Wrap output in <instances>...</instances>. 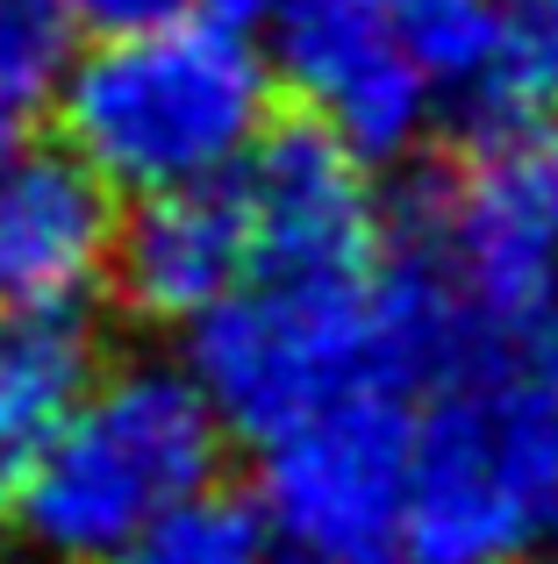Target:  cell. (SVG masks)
<instances>
[{"instance_id": "obj_6", "label": "cell", "mask_w": 558, "mask_h": 564, "mask_svg": "<svg viewBox=\"0 0 558 564\" xmlns=\"http://www.w3.org/2000/svg\"><path fill=\"white\" fill-rule=\"evenodd\" d=\"M258 451V514L301 564H408V393H351Z\"/></svg>"}, {"instance_id": "obj_4", "label": "cell", "mask_w": 558, "mask_h": 564, "mask_svg": "<svg viewBox=\"0 0 558 564\" xmlns=\"http://www.w3.org/2000/svg\"><path fill=\"white\" fill-rule=\"evenodd\" d=\"M223 436L229 429L194 372L129 365L86 393L57 451L22 486L14 522L51 564H115L151 522L215 486Z\"/></svg>"}, {"instance_id": "obj_11", "label": "cell", "mask_w": 558, "mask_h": 564, "mask_svg": "<svg viewBox=\"0 0 558 564\" xmlns=\"http://www.w3.org/2000/svg\"><path fill=\"white\" fill-rule=\"evenodd\" d=\"M94 386L100 350L79 307H0V508L22 500Z\"/></svg>"}, {"instance_id": "obj_21", "label": "cell", "mask_w": 558, "mask_h": 564, "mask_svg": "<svg viewBox=\"0 0 558 564\" xmlns=\"http://www.w3.org/2000/svg\"><path fill=\"white\" fill-rule=\"evenodd\" d=\"M287 564H301V557H287Z\"/></svg>"}, {"instance_id": "obj_10", "label": "cell", "mask_w": 558, "mask_h": 564, "mask_svg": "<svg viewBox=\"0 0 558 564\" xmlns=\"http://www.w3.org/2000/svg\"><path fill=\"white\" fill-rule=\"evenodd\" d=\"M251 279H258V236L237 180L137 200V215L115 236V286L143 322L194 329L201 315H215Z\"/></svg>"}, {"instance_id": "obj_16", "label": "cell", "mask_w": 558, "mask_h": 564, "mask_svg": "<svg viewBox=\"0 0 558 564\" xmlns=\"http://www.w3.org/2000/svg\"><path fill=\"white\" fill-rule=\"evenodd\" d=\"M287 8H293V0H215L223 22H279Z\"/></svg>"}, {"instance_id": "obj_17", "label": "cell", "mask_w": 558, "mask_h": 564, "mask_svg": "<svg viewBox=\"0 0 558 564\" xmlns=\"http://www.w3.org/2000/svg\"><path fill=\"white\" fill-rule=\"evenodd\" d=\"M8 129H14V122H0V165H8V158H14V151H8Z\"/></svg>"}, {"instance_id": "obj_15", "label": "cell", "mask_w": 558, "mask_h": 564, "mask_svg": "<svg viewBox=\"0 0 558 564\" xmlns=\"http://www.w3.org/2000/svg\"><path fill=\"white\" fill-rule=\"evenodd\" d=\"M502 8H508V22H516L523 51L537 57V72H545L551 94H558V0H502Z\"/></svg>"}, {"instance_id": "obj_1", "label": "cell", "mask_w": 558, "mask_h": 564, "mask_svg": "<svg viewBox=\"0 0 558 564\" xmlns=\"http://www.w3.org/2000/svg\"><path fill=\"white\" fill-rule=\"evenodd\" d=\"M465 358H480V344L416 250L336 279L258 272L186 329V372L229 436L251 443L287 436L351 393L437 386Z\"/></svg>"}, {"instance_id": "obj_9", "label": "cell", "mask_w": 558, "mask_h": 564, "mask_svg": "<svg viewBox=\"0 0 558 564\" xmlns=\"http://www.w3.org/2000/svg\"><path fill=\"white\" fill-rule=\"evenodd\" d=\"M115 193L72 151L0 165V307H79L115 272Z\"/></svg>"}, {"instance_id": "obj_19", "label": "cell", "mask_w": 558, "mask_h": 564, "mask_svg": "<svg viewBox=\"0 0 558 564\" xmlns=\"http://www.w3.org/2000/svg\"><path fill=\"white\" fill-rule=\"evenodd\" d=\"M387 8H416V0H387Z\"/></svg>"}, {"instance_id": "obj_7", "label": "cell", "mask_w": 558, "mask_h": 564, "mask_svg": "<svg viewBox=\"0 0 558 564\" xmlns=\"http://www.w3.org/2000/svg\"><path fill=\"white\" fill-rule=\"evenodd\" d=\"M272 79L365 165L408 158L444 100L387 0H293L272 22Z\"/></svg>"}, {"instance_id": "obj_18", "label": "cell", "mask_w": 558, "mask_h": 564, "mask_svg": "<svg viewBox=\"0 0 558 564\" xmlns=\"http://www.w3.org/2000/svg\"><path fill=\"white\" fill-rule=\"evenodd\" d=\"M551 379H558V336H551Z\"/></svg>"}, {"instance_id": "obj_12", "label": "cell", "mask_w": 558, "mask_h": 564, "mask_svg": "<svg viewBox=\"0 0 558 564\" xmlns=\"http://www.w3.org/2000/svg\"><path fill=\"white\" fill-rule=\"evenodd\" d=\"M115 564H266V514L237 494H201L151 522Z\"/></svg>"}, {"instance_id": "obj_13", "label": "cell", "mask_w": 558, "mask_h": 564, "mask_svg": "<svg viewBox=\"0 0 558 564\" xmlns=\"http://www.w3.org/2000/svg\"><path fill=\"white\" fill-rule=\"evenodd\" d=\"M65 65V14L57 0H0V122L36 108Z\"/></svg>"}, {"instance_id": "obj_5", "label": "cell", "mask_w": 558, "mask_h": 564, "mask_svg": "<svg viewBox=\"0 0 558 564\" xmlns=\"http://www.w3.org/2000/svg\"><path fill=\"white\" fill-rule=\"evenodd\" d=\"M416 258L437 272L480 350H508L558 315V158L551 137H487L430 186Z\"/></svg>"}, {"instance_id": "obj_14", "label": "cell", "mask_w": 558, "mask_h": 564, "mask_svg": "<svg viewBox=\"0 0 558 564\" xmlns=\"http://www.w3.org/2000/svg\"><path fill=\"white\" fill-rule=\"evenodd\" d=\"M194 0H57L65 29H86L94 43L108 36H143V29H165V22H186Z\"/></svg>"}, {"instance_id": "obj_2", "label": "cell", "mask_w": 558, "mask_h": 564, "mask_svg": "<svg viewBox=\"0 0 558 564\" xmlns=\"http://www.w3.org/2000/svg\"><path fill=\"white\" fill-rule=\"evenodd\" d=\"M266 115L272 65L251 51L244 22H223V14L108 36L57 86L65 151L129 200L237 180L272 137Z\"/></svg>"}, {"instance_id": "obj_8", "label": "cell", "mask_w": 558, "mask_h": 564, "mask_svg": "<svg viewBox=\"0 0 558 564\" xmlns=\"http://www.w3.org/2000/svg\"><path fill=\"white\" fill-rule=\"evenodd\" d=\"M237 193L258 236V272H293V279L373 272L379 207L365 186V158H351L322 129L308 122L272 129L251 151V165L237 172Z\"/></svg>"}, {"instance_id": "obj_3", "label": "cell", "mask_w": 558, "mask_h": 564, "mask_svg": "<svg viewBox=\"0 0 558 564\" xmlns=\"http://www.w3.org/2000/svg\"><path fill=\"white\" fill-rule=\"evenodd\" d=\"M545 536H558V379L480 350L416 408L408 564H530Z\"/></svg>"}, {"instance_id": "obj_20", "label": "cell", "mask_w": 558, "mask_h": 564, "mask_svg": "<svg viewBox=\"0 0 558 564\" xmlns=\"http://www.w3.org/2000/svg\"><path fill=\"white\" fill-rule=\"evenodd\" d=\"M551 158H558V137H551Z\"/></svg>"}]
</instances>
